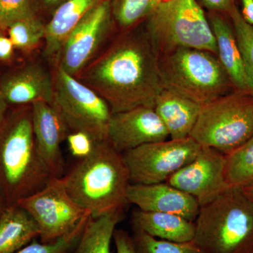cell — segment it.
<instances>
[{
	"mask_svg": "<svg viewBox=\"0 0 253 253\" xmlns=\"http://www.w3.org/2000/svg\"><path fill=\"white\" fill-rule=\"evenodd\" d=\"M76 78L101 96L113 113L154 109L165 89L159 55L146 33L118 38Z\"/></svg>",
	"mask_w": 253,
	"mask_h": 253,
	"instance_id": "1",
	"label": "cell"
},
{
	"mask_svg": "<svg viewBox=\"0 0 253 253\" xmlns=\"http://www.w3.org/2000/svg\"><path fill=\"white\" fill-rule=\"evenodd\" d=\"M62 179L70 196L92 217L123 212L129 204L126 161L109 141L96 143L92 152Z\"/></svg>",
	"mask_w": 253,
	"mask_h": 253,
	"instance_id": "2",
	"label": "cell"
},
{
	"mask_svg": "<svg viewBox=\"0 0 253 253\" xmlns=\"http://www.w3.org/2000/svg\"><path fill=\"white\" fill-rule=\"evenodd\" d=\"M51 178L37 149L31 106H20L0 127V190L6 205L40 191Z\"/></svg>",
	"mask_w": 253,
	"mask_h": 253,
	"instance_id": "3",
	"label": "cell"
},
{
	"mask_svg": "<svg viewBox=\"0 0 253 253\" xmlns=\"http://www.w3.org/2000/svg\"><path fill=\"white\" fill-rule=\"evenodd\" d=\"M193 242L204 253H253V202L229 187L200 209Z\"/></svg>",
	"mask_w": 253,
	"mask_h": 253,
	"instance_id": "4",
	"label": "cell"
},
{
	"mask_svg": "<svg viewBox=\"0 0 253 253\" xmlns=\"http://www.w3.org/2000/svg\"><path fill=\"white\" fill-rule=\"evenodd\" d=\"M216 55L181 48L159 56L165 89L203 106L230 93L234 87Z\"/></svg>",
	"mask_w": 253,
	"mask_h": 253,
	"instance_id": "5",
	"label": "cell"
},
{
	"mask_svg": "<svg viewBox=\"0 0 253 253\" xmlns=\"http://www.w3.org/2000/svg\"><path fill=\"white\" fill-rule=\"evenodd\" d=\"M146 19V36L159 56L181 48L217 54L212 28L196 0H167Z\"/></svg>",
	"mask_w": 253,
	"mask_h": 253,
	"instance_id": "6",
	"label": "cell"
},
{
	"mask_svg": "<svg viewBox=\"0 0 253 253\" xmlns=\"http://www.w3.org/2000/svg\"><path fill=\"white\" fill-rule=\"evenodd\" d=\"M253 135V94L237 91L201 106L190 136L226 155Z\"/></svg>",
	"mask_w": 253,
	"mask_h": 253,
	"instance_id": "7",
	"label": "cell"
},
{
	"mask_svg": "<svg viewBox=\"0 0 253 253\" xmlns=\"http://www.w3.org/2000/svg\"><path fill=\"white\" fill-rule=\"evenodd\" d=\"M53 106L70 131H83L97 142L108 140L112 111L101 96L56 66Z\"/></svg>",
	"mask_w": 253,
	"mask_h": 253,
	"instance_id": "8",
	"label": "cell"
},
{
	"mask_svg": "<svg viewBox=\"0 0 253 253\" xmlns=\"http://www.w3.org/2000/svg\"><path fill=\"white\" fill-rule=\"evenodd\" d=\"M202 146L189 136L142 145L123 153L130 184H152L168 179L194 161Z\"/></svg>",
	"mask_w": 253,
	"mask_h": 253,
	"instance_id": "9",
	"label": "cell"
},
{
	"mask_svg": "<svg viewBox=\"0 0 253 253\" xmlns=\"http://www.w3.org/2000/svg\"><path fill=\"white\" fill-rule=\"evenodd\" d=\"M36 221L42 243L55 242L73 230L87 211L68 194L62 177H53L42 189L17 203Z\"/></svg>",
	"mask_w": 253,
	"mask_h": 253,
	"instance_id": "10",
	"label": "cell"
},
{
	"mask_svg": "<svg viewBox=\"0 0 253 253\" xmlns=\"http://www.w3.org/2000/svg\"><path fill=\"white\" fill-rule=\"evenodd\" d=\"M111 0H104L70 32L60 50L56 66L77 77L96 58L111 29Z\"/></svg>",
	"mask_w": 253,
	"mask_h": 253,
	"instance_id": "11",
	"label": "cell"
},
{
	"mask_svg": "<svg viewBox=\"0 0 253 253\" xmlns=\"http://www.w3.org/2000/svg\"><path fill=\"white\" fill-rule=\"evenodd\" d=\"M167 182L194 197L201 208L206 206L230 187L225 176V155L202 146L194 161Z\"/></svg>",
	"mask_w": 253,
	"mask_h": 253,
	"instance_id": "12",
	"label": "cell"
},
{
	"mask_svg": "<svg viewBox=\"0 0 253 253\" xmlns=\"http://www.w3.org/2000/svg\"><path fill=\"white\" fill-rule=\"evenodd\" d=\"M168 137V130L154 108L138 107L113 113L110 120L108 140L122 154Z\"/></svg>",
	"mask_w": 253,
	"mask_h": 253,
	"instance_id": "13",
	"label": "cell"
},
{
	"mask_svg": "<svg viewBox=\"0 0 253 253\" xmlns=\"http://www.w3.org/2000/svg\"><path fill=\"white\" fill-rule=\"evenodd\" d=\"M32 123L37 149L53 177H62L64 159L61 144L70 132L53 105L40 101L31 105Z\"/></svg>",
	"mask_w": 253,
	"mask_h": 253,
	"instance_id": "14",
	"label": "cell"
},
{
	"mask_svg": "<svg viewBox=\"0 0 253 253\" xmlns=\"http://www.w3.org/2000/svg\"><path fill=\"white\" fill-rule=\"evenodd\" d=\"M127 200L145 212L171 213L191 221H196L201 209L194 197L168 182L130 184Z\"/></svg>",
	"mask_w": 253,
	"mask_h": 253,
	"instance_id": "15",
	"label": "cell"
},
{
	"mask_svg": "<svg viewBox=\"0 0 253 253\" xmlns=\"http://www.w3.org/2000/svg\"><path fill=\"white\" fill-rule=\"evenodd\" d=\"M0 90L9 105L54 102V79L38 63H27L5 75L0 81Z\"/></svg>",
	"mask_w": 253,
	"mask_h": 253,
	"instance_id": "16",
	"label": "cell"
},
{
	"mask_svg": "<svg viewBox=\"0 0 253 253\" xmlns=\"http://www.w3.org/2000/svg\"><path fill=\"white\" fill-rule=\"evenodd\" d=\"M154 109L170 139H182L189 137L201 106L177 93L164 89L156 100Z\"/></svg>",
	"mask_w": 253,
	"mask_h": 253,
	"instance_id": "17",
	"label": "cell"
},
{
	"mask_svg": "<svg viewBox=\"0 0 253 253\" xmlns=\"http://www.w3.org/2000/svg\"><path fill=\"white\" fill-rule=\"evenodd\" d=\"M104 0H66L54 11L46 23L44 55L57 62L60 50L66 37L93 8Z\"/></svg>",
	"mask_w": 253,
	"mask_h": 253,
	"instance_id": "18",
	"label": "cell"
},
{
	"mask_svg": "<svg viewBox=\"0 0 253 253\" xmlns=\"http://www.w3.org/2000/svg\"><path fill=\"white\" fill-rule=\"evenodd\" d=\"M208 18L217 42L219 62L234 88L237 91L251 94L234 28L225 18L214 11L210 13Z\"/></svg>",
	"mask_w": 253,
	"mask_h": 253,
	"instance_id": "19",
	"label": "cell"
},
{
	"mask_svg": "<svg viewBox=\"0 0 253 253\" xmlns=\"http://www.w3.org/2000/svg\"><path fill=\"white\" fill-rule=\"evenodd\" d=\"M131 223L133 231L172 242H191L196 231L195 221L171 213L145 212L137 209L131 214Z\"/></svg>",
	"mask_w": 253,
	"mask_h": 253,
	"instance_id": "20",
	"label": "cell"
},
{
	"mask_svg": "<svg viewBox=\"0 0 253 253\" xmlns=\"http://www.w3.org/2000/svg\"><path fill=\"white\" fill-rule=\"evenodd\" d=\"M36 221L18 204L7 206L0 217V253H15L39 238Z\"/></svg>",
	"mask_w": 253,
	"mask_h": 253,
	"instance_id": "21",
	"label": "cell"
},
{
	"mask_svg": "<svg viewBox=\"0 0 253 253\" xmlns=\"http://www.w3.org/2000/svg\"><path fill=\"white\" fill-rule=\"evenodd\" d=\"M123 217V212L96 218L90 216L72 253H113L111 241Z\"/></svg>",
	"mask_w": 253,
	"mask_h": 253,
	"instance_id": "22",
	"label": "cell"
},
{
	"mask_svg": "<svg viewBox=\"0 0 253 253\" xmlns=\"http://www.w3.org/2000/svg\"><path fill=\"white\" fill-rule=\"evenodd\" d=\"M225 176L230 187L244 189L253 186V135L225 155Z\"/></svg>",
	"mask_w": 253,
	"mask_h": 253,
	"instance_id": "23",
	"label": "cell"
},
{
	"mask_svg": "<svg viewBox=\"0 0 253 253\" xmlns=\"http://www.w3.org/2000/svg\"><path fill=\"white\" fill-rule=\"evenodd\" d=\"M45 30L46 24L37 16L13 23L6 32L16 49L28 52L44 41Z\"/></svg>",
	"mask_w": 253,
	"mask_h": 253,
	"instance_id": "24",
	"label": "cell"
},
{
	"mask_svg": "<svg viewBox=\"0 0 253 253\" xmlns=\"http://www.w3.org/2000/svg\"><path fill=\"white\" fill-rule=\"evenodd\" d=\"M167 0H111L113 17L123 28H129Z\"/></svg>",
	"mask_w": 253,
	"mask_h": 253,
	"instance_id": "25",
	"label": "cell"
},
{
	"mask_svg": "<svg viewBox=\"0 0 253 253\" xmlns=\"http://www.w3.org/2000/svg\"><path fill=\"white\" fill-rule=\"evenodd\" d=\"M228 14L232 21L250 90L253 94V26L245 21L235 3Z\"/></svg>",
	"mask_w": 253,
	"mask_h": 253,
	"instance_id": "26",
	"label": "cell"
},
{
	"mask_svg": "<svg viewBox=\"0 0 253 253\" xmlns=\"http://www.w3.org/2000/svg\"><path fill=\"white\" fill-rule=\"evenodd\" d=\"M131 236L136 253H204L193 241L172 242L156 239L139 231H133Z\"/></svg>",
	"mask_w": 253,
	"mask_h": 253,
	"instance_id": "27",
	"label": "cell"
},
{
	"mask_svg": "<svg viewBox=\"0 0 253 253\" xmlns=\"http://www.w3.org/2000/svg\"><path fill=\"white\" fill-rule=\"evenodd\" d=\"M90 216L86 213L73 230L55 242L44 244L36 239L15 253H72Z\"/></svg>",
	"mask_w": 253,
	"mask_h": 253,
	"instance_id": "28",
	"label": "cell"
},
{
	"mask_svg": "<svg viewBox=\"0 0 253 253\" xmlns=\"http://www.w3.org/2000/svg\"><path fill=\"white\" fill-rule=\"evenodd\" d=\"M38 0H0V30L7 31L13 23L38 16Z\"/></svg>",
	"mask_w": 253,
	"mask_h": 253,
	"instance_id": "29",
	"label": "cell"
},
{
	"mask_svg": "<svg viewBox=\"0 0 253 253\" xmlns=\"http://www.w3.org/2000/svg\"><path fill=\"white\" fill-rule=\"evenodd\" d=\"M66 141L71 154L79 160L89 156L97 143L90 135L83 131H70Z\"/></svg>",
	"mask_w": 253,
	"mask_h": 253,
	"instance_id": "30",
	"label": "cell"
},
{
	"mask_svg": "<svg viewBox=\"0 0 253 253\" xmlns=\"http://www.w3.org/2000/svg\"><path fill=\"white\" fill-rule=\"evenodd\" d=\"M113 241L117 253H136L131 236L123 229H116L113 234Z\"/></svg>",
	"mask_w": 253,
	"mask_h": 253,
	"instance_id": "31",
	"label": "cell"
},
{
	"mask_svg": "<svg viewBox=\"0 0 253 253\" xmlns=\"http://www.w3.org/2000/svg\"><path fill=\"white\" fill-rule=\"evenodd\" d=\"M16 49L9 36H5L4 31L0 30V62L11 61Z\"/></svg>",
	"mask_w": 253,
	"mask_h": 253,
	"instance_id": "32",
	"label": "cell"
},
{
	"mask_svg": "<svg viewBox=\"0 0 253 253\" xmlns=\"http://www.w3.org/2000/svg\"><path fill=\"white\" fill-rule=\"evenodd\" d=\"M202 3L207 9L212 11H224L228 14L234 1V0H202Z\"/></svg>",
	"mask_w": 253,
	"mask_h": 253,
	"instance_id": "33",
	"label": "cell"
},
{
	"mask_svg": "<svg viewBox=\"0 0 253 253\" xmlns=\"http://www.w3.org/2000/svg\"><path fill=\"white\" fill-rule=\"evenodd\" d=\"M243 11L241 13L245 21L253 26V0H241Z\"/></svg>",
	"mask_w": 253,
	"mask_h": 253,
	"instance_id": "34",
	"label": "cell"
},
{
	"mask_svg": "<svg viewBox=\"0 0 253 253\" xmlns=\"http://www.w3.org/2000/svg\"><path fill=\"white\" fill-rule=\"evenodd\" d=\"M9 104L4 99L2 93L0 90V127L4 122L6 116H7V109Z\"/></svg>",
	"mask_w": 253,
	"mask_h": 253,
	"instance_id": "35",
	"label": "cell"
},
{
	"mask_svg": "<svg viewBox=\"0 0 253 253\" xmlns=\"http://www.w3.org/2000/svg\"><path fill=\"white\" fill-rule=\"evenodd\" d=\"M65 1L66 0H42V2L46 8H49V9L54 8L56 9Z\"/></svg>",
	"mask_w": 253,
	"mask_h": 253,
	"instance_id": "36",
	"label": "cell"
},
{
	"mask_svg": "<svg viewBox=\"0 0 253 253\" xmlns=\"http://www.w3.org/2000/svg\"><path fill=\"white\" fill-rule=\"evenodd\" d=\"M6 207H7V205H6L4 196H3L1 190H0V217H1V214L4 212Z\"/></svg>",
	"mask_w": 253,
	"mask_h": 253,
	"instance_id": "37",
	"label": "cell"
},
{
	"mask_svg": "<svg viewBox=\"0 0 253 253\" xmlns=\"http://www.w3.org/2000/svg\"><path fill=\"white\" fill-rule=\"evenodd\" d=\"M243 190H244V193L246 194V196L253 202V186H251V187L246 188V189Z\"/></svg>",
	"mask_w": 253,
	"mask_h": 253,
	"instance_id": "38",
	"label": "cell"
}]
</instances>
